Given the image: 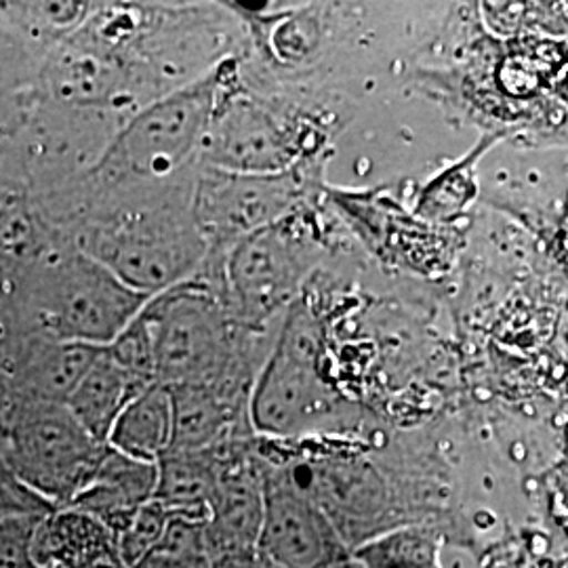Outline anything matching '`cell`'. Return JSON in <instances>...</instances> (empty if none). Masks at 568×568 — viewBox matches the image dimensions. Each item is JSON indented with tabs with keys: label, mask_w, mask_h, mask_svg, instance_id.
Wrapping results in <instances>:
<instances>
[{
	"label": "cell",
	"mask_w": 568,
	"mask_h": 568,
	"mask_svg": "<svg viewBox=\"0 0 568 568\" xmlns=\"http://www.w3.org/2000/svg\"><path fill=\"white\" fill-rule=\"evenodd\" d=\"M264 466V523L257 549L281 568H356L354 551L325 509L257 438Z\"/></svg>",
	"instance_id": "obj_8"
},
{
	"label": "cell",
	"mask_w": 568,
	"mask_h": 568,
	"mask_svg": "<svg viewBox=\"0 0 568 568\" xmlns=\"http://www.w3.org/2000/svg\"><path fill=\"white\" fill-rule=\"evenodd\" d=\"M222 84L211 74L135 112L103 152L98 175L110 183L159 182L201 159Z\"/></svg>",
	"instance_id": "obj_3"
},
{
	"label": "cell",
	"mask_w": 568,
	"mask_h": 568,
	"mask_svg": "<svg viewBox=\"0 0 568 568\" xmlns=\"http://www.w3.org/2000/svg\"><path fill=\"white\" fill-rule=\"evenodd\" d=\"M283 464L293 480L325 509L352 551L386 532L382 527L386 490L375 469L339 459Z\"/></svg>",
	"instance_id": "obj_11"
},
{
	"label": "cell",
	"mask_w": 568,
	"mask_h": 568,
	"mask_svg": "<svg viewBox=\"0 0 568 568\" xmlns=\"http://www.w3.org/2000/svg\"><path fill=\"white\" fill-rule=\"evenodd\" d=\"M171 514L156 499L148 501L119 537V548L129 568H135L163 541Z\"/></svg>",
	"instance_id": "obj_20"
},
{
	"label": "cell",
	"mask_w": 568,
	"mask_h": 568,
	"mask_svg": "<svg viewBox=\"0 0 568 568\" xmlns=\"http://www.w3.org/2000/svg\"><path fill=\"white\" fill-rule=\"evenodd\" d=\"M213 255L225 307L248 328H265L295 304L316 264V246L288 217Z\"/></svg>",
	"instance_id": "obj_6"
},
{
	"label": "cell",
	"mask_w": 568,
	"mask_h": 568,
	"mask_svg": "<svg viewBox=\"0 0 568 568\" xmlns=\"http://www.w3.org/2000/svg\"><path fill=\"white\" fill-rule=\"evenodd\" d=\"M0 467H9L4 462V450H2V432H0Z\"/></svg>",
	"instance_id": "obj_24"
},
{
	"label": "cell",
	"mask_w": 568,
	"mask_h": 568,
	"mask_svg": "<svg viewBox=\"0 0 568 568\" xmlns=\"http://www.w3.org/2000/svg\"><path fill=\"white\" fill-rule=\"evenodd\" d=\"M148 300L77 246L49 255L30 284V305L42 335L68 344L108 347Z\"/></svg>",
	"instance_id": "obj_2"
},
{
	"label": "cell",
	"mask_w": 568,
	"mask_h": 568,
	"mask_svg": "<svg viewBox=\"0 0 568 568\" xmlns=\"http://www.w3.org/2000/svg\"><path fill=\"white\" fill-rule=\"evenodd\" d=\"M440 537L424 527L389 528L354 549L356 568H443Z\"/></svg>",
	"instance_id": "obj_19"
},
{
	"label": "cell",
	"mask_w": 568,
	"mask_h": 568,
	"mask_svg": "<svg viewBox=\"0 0 568 568\" xmlns=\"http://www.w3.org/2000/svg\"><path fill=\"white\" fill-rule=\"evenodd\" d=\"M194 196V194H192ZM81 246L148 297L192 278L211 248L196 224L192 199L131 211L91 234Z\"/></svg>",
	"instance_id": "obj_4"
},
{
	"label": "cell",
	"mask_w": 568,
	"mask_h": 568,
	"mask_svg": "<svg viewBox=\"0 0 568 568\" xmlns=\"http://www.w3.org/2000/svg\"><path fill=\"white\" fill-rule=\"evenodd\" d=\"M159 466L133 459L108 447L93 480L82 488L68 508L89 514L110 532L121 537L135 514L154 499Z\"/></svg>",
	"instance_id": "obj_14"
},
{
	"label": "cell",
	"mask_w": 568,
	"mask_h": 568,
	"mask_svg": "<svg viewBox=\"0 0 568 568\" xmlns=\"http://www.w3.org/2000/svg\"><path fill=\"white\" fill-rule=\"evenodd\" d=\"M305 196L302 166L276 175H243L204 166L194 180L192 209L211 253L286 220Z\"/></svg>",
	"instance_id": "obj_7"
},
{
	"label": "cell",
	"mask_w": 568,
	"mask_h": 568,
	"mask_svg": "<svg viewBox=\"0 0 568 568\" xmlns=\"http://www.w3.org/2000/svg\"><path fill=\"white\" fill-rule=\"evenodd\" d=\"M220 455L217 487L206 520L211 560L257 549L264 523V466L257 436L230 440L220 447Z\"/></svg>",
	"instance_id": "obj_10"
},
{
	"label": "cell",
	"mask_w": 568,
	"mask_h": 568,
	"mask_svg": "<svg viewBox=\"0 0 568 568\" xmlns=\"http://www.w3.org/2000/svg\"><path fill=\"white\" fill-rule=\"evenodd\" d=\"M213 568H281L274 565L260 549H246L227 554L217 560H213Z\"/></svg>",
	"instance_id": "obj_23"
},
{
	"label": "cell",
	"mask_w": 568,
	"mask_h": 568,
	"mask_svg": "<svg viewBox=\"0 0 568 568\" xmlns=\"http://www.w3.org/2000/svg\"><path fill=\"white\" fill-rule=\"evenodd\" d=\"M173 440V403L163 384H152L122 410L108 447L133 459L159 464Z\"/></svg>",
	"instance_id": "obj_18"
},
{
	"label": "cell",
	"mask_w": 568,
	"mask_h": 568,
	"mask_svg": "<svg viewBox=\"0 0 568 568\" xmlns=\"http://www.w3.org/2000/svg\"><path fill=\"white\" fill-rule=\"evenodd\" d=\"M135 568H213V560L203 551H180L159 546Z\"/></svg>",
	"instance_id": "obj_22"
},
{
	"label": "cell",
	"mask_w": 568,
	"mask_h": 568,
	"mask_svg": "<svg viewBox=\"0 0 568 568\" xmlns=\"http://www.w3.org/2000/svg\"><path fill=\"white\" fill-rule=\"evenodd\" d=\"M297 133L270 105L227 98L217 105L204 140V166L243 175H276L300 166Z\"/></svg>",
	"instance_id": "obj_9"
},
{
	"label": "cell",
	"mask_w": 568,
	"mask_h": 568,
	"mask_svg": "<svg viewBox=\"0 0 568 568\" xmlns=\"http://www.w3.org/2000/svg\"><path fill=\"white\" fill-rule=\"evenodd\" d=\"M150 386L152 384L119 365L110 356L108 347H102L79 386L70 394L65 406L98 443L108 445L122 410Z\"/></svg>",
	"instance_id": "obj_16"
},
{
	"label": "cell",
	"mask_w": 568,
	"mask_h": 568,
	"mask_svg": "<svg viewBox=\"0 0 568 568\" xmlns=\"http://www.w3.org/2000/svg\"><path fill=\"white\" fill-rule=\"evenodd\" d=\"M166 387L173 403V440L169 450H206L255 436L248 419L253 386L213 382Z\"/></svg>",
	"instance_id": "obj_12"
},
{
	"label": "cell",
	"mask_w": 568,
	"mask_h": 568,
	"mask_svg": "<svg viewBox=\"0 0 568 568\" xmlns=\"http://www.w3.org/2000/svg\"><path fill=\"white\" fill-rule=\"evenodd\" d=\"M0 432L9 469L55 509L68 508L93 480L108 450L65 405L13 403Z\"/></svg>",
	"instance_id": "obj_5"
},
{
	"label": "cell",
	"mask_w": 568,
	"mask_h": 568,
	"mask_svg": "<svg viewBox=\"0 0 568 568\" xmlns=\"http://www.w3.org/2000/svg\"><path fill=\"white\" fill-rule=\"evenodd\" d=\"M220 447L169 450L159 459V487L154 499L163 504L171 516L209 520V506L222 464Z\"/></svg>",
	"instance_id": "obj_17"
},
{
	"label": "cell",
	"mask_w": 568,
	"mask_h": 568,
	"mask_svg": "<svg viewBox=\"0 0 568 568\" xmlns=\"http://www.w3.org/2000/svg\"><path fill=\"white\" fill-rule=\"evenodd\" d=\"M32 556L39 568H129L119 537L79 509L60 508L39 523Z\"/></svg>",
	"instance_id": "obj_15"
},
{
	"label": "cell",
	"mask_w": 568,
	"mask_h": 568,
	"mask_svg": "<svg viewBox=\"0 0 568 568\" xmlns=\"http://www.w3.org/2000/svg\"><path fill=\"white\" fill-rule=\"evenodd\" d=\"M323 326L300 297L284 312L251 389L248 419L255 436L293 440L339 424L344 403L323 375Z\"/></svg>",
	"instance_id": "obj_1"
},
{
	"label": "cell",
	"mask_w": 568,
	"mask_h": 568,
	"mask_svg": "<svg viewBox=\"0 0 568 568\" xmlns=\"http://www.w3.org/2000/svg\"><path fill=\"white\" fill-rule=\"evenodd\" d=\"M100 352L102 347L68 344L44 335L26 345L0 371L7 410L13 403L65 405Z\"/></svg>",
	"instance_id": "obj_13"
},
{
	"label": "cell",
	"mask_w": 568,
	"mask_h": 568,
	"mask_svg": "<svg viewBox=\"0 0 568 568\" xmlns=\"http://www.w3.org/2000/svg\"><path fill=\"white\" fill-rule=\"evenodd\" d=\"M44 516L0 520V568H39L32 556L34 532Z\"/></svg>",
	"instance_id": "obj_21"
}]
</instances>
